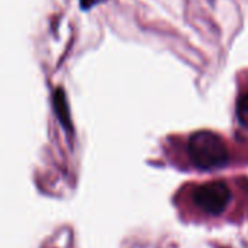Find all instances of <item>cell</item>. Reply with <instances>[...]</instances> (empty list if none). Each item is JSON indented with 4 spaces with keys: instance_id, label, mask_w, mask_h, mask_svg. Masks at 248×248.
I'll return each instance as SVG.
<instances>
[{
    "instance_id": "4",
    "label": "cell",
    "mask_w": 248,
    "mask_h": 248,
    "mask_svg": "<svg viewBox=\"0 0 248 248\" xmlns=\"http://www.w3.org/2000/svg\"><path fill=\"white\" fill-rule=\"evenodd\" d=\"M104 2V0H80V8L82 9H91L93 5H98Z\"/></svg>"
},
{
    "instance_id": "3",
    "label": "cell",
    "mask_w": 248,
    "mask_h": 248,
    "mask_svg": "<svg viewBox=\"0 0 248 248\" xmlns=\"http://www.w3.org/2000/svg\"><path fill=\"white\" fill-rule=\"evenodd\" d=\"M236 118L244 129L248 130V92L241 95L236 102Z\"/></svg>"
},
{
    "instance_id": "2",
    "label": "cell",
    "mask_w": 248,
    "mask_h": 248,
    "mask_svg": "<svg viewBox=\"0 0 248 248\" xmlns=\"http://www.w3.org/2000/svg\"><path fill=\"white\" fill-rule=\"evenodd\" d=\"M193 203L209 216H220L229 206L232 193L223 181H209L196 187L191 193Z\"/></svg>"
},
{
    "instance_id": "1",
    "label": "cell",
    "mask_w": 248,
    "mask_h": 248,
    "mask_svg": "<svg viewBox=\"0 0 248 248\" xmlns=\"http://www.w3.org/2000/svg\"><path fill=\"white\" fill-rule=\"evenodd\" d=\"M187 155L191 165L200 171L219 170L229 162L225 140L210 130H199L188 138Z\"/></svg>"
}]
</instances>
